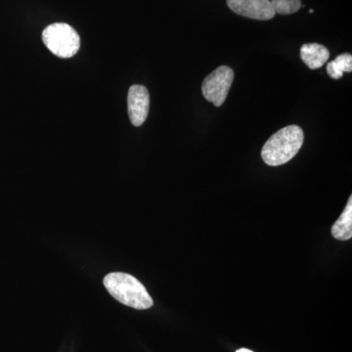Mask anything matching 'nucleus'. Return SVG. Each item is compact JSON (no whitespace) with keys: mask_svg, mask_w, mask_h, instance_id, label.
Returning <instances> with one entry per match:
<instances>
[{"mask_svg":"<svg viewBox=\"0 0 352 352\" xmlns=\"http://www.w3.org/2000/svg\"><path fill=\"white\" fill-rule=\"evenodd\" d=\"M103 283L109 294L126 307L144 310L154 305L144 285L131 274L122 272L109 273L104 278Z\"/></svg>","mask_w":352,"mask_h":352,"instance_id":"obj_1","label":"nucleus"},{"mask_svg":"<svg viewBox=\"0 0 352 352\" xmlns=\"http://www.w3.org/2000/svg\"><path fill=\"white\" fill-rule=\"evenodd\" d=\"M302 129L298 126H289L280 129L267 141L261 150L264 163L271 166L288 163L298 154L303 144Z\"/></svg>","mask_w":352,"mask_h":352,"instance_id":"obj_2","label":"nucleus"},{"mask_svg":"<svg viewBox=\"0 0 352 352\" xmlns=\"http://www.w3.org/2000/svg\"><path fill=\"white\" fill-rule=\"evenodd\" d=\"M43 41L56 56L71 58L80 47V38L73 27L65 23L48 25L43 32Z\"/></svg>","mask_w":352,"mask_h":352,"instance_id":"obj_3","label":"nucleus"},{"mask_svg":"<svg viewBox=\"0 0 352 352\" xmlns=\"http://www.w3.org/2000/svg\"><path fill=\"white\" fill-rule=\"evenodd\" d=\"M234 80L233 69L221 66L214 69L204 80L201 92L206 100L212 102L215 107H220L226 100Z\"/></svg>","mask_w":352,"mask_h":352,"instance_id":"obj_4","label":"nucleus"},{"mask_svg":"<svg viewBox=\"0 0 352 352\" xmlns=\"http://www.w3.org/2000/svg\"><path fill=\"white\" fill-rule=\"evenodd\" d=\"M227 6L238 15L254 20H270L276 15L270 0H227Z\"/></svg>","mask_w":352,"mask_h":352,"instance_id":"obj_5","label":"nucleus"},{"mask_svg":"<svg viewBox=\"0 0 352 352\" xmlns=\"http://www.w3.org/2000/svg\"><path fill=\"white\" fill-rule=\"evenodd\" d=\"M127 105L131 124L134 126H142L150 109V95L147 88L143 85H132L127 96Z\"/></svg>","mask_w":352,"mask_h":352,"instance_id":"obj_6","label":"nucleus"},{"mask_svg":"<svg viewBox=\"0 0 352 352\" xmlns=\"http://www.w3.org/2000/svg\"><path fill=\"white\" fill-rule=\"evenodd\" d=\"M300 58L308 68L320 69L330 58V52L325 46L321 45V44H303L300 48Z\"/></svg>","mask_w":352,"mask_h":352,"instance_id":"obj_7","label":"nucleus"},{"mask_svg":"<svg viewBox=\"0 0 352 352\" xmlns=\"http://www.w3.org/2000/svg\"><path fill=\"white\" fill-rule=\"evenodd\" d=\"M333 237L340 241L351 240L352 238V197H349L346 208L339 219L332 226Z\"/></svg>","mask_w":352,"mask_h":352,"instance_id":"obj_8","label":"nucleus"},{"mask_svg":"<svg viewBox=\"0 0 352 352\" xmlns=\"http://www.w3.org/2000/svg\"><path fill=\"white\" fill-rule=\"evenodd\" d=\"M352 72V56L351 54L339 55L332 62L327 64L328 75L335 80L342 78L344 73H351Z\"/></svg>","mask_w":352,"mask_h":352,"instance_id":"obj_9","label":"nucleus"},{"mask_svg":"<svg viewBox=\"0 0 352 352\" xmlns=\"http://www.w3.org/2000/svg\"><path fill=\"white\" fill-rule=\"evenodd\" d=\"M270 2L275 14L280 15H289L298 12L302 7L300 0H271Z\"/></svg>","mask_w":352,"mask_h":352,"instance_id":"obj_10","label":"nucleus"},{"mask_svg":"<svg viewBox=\"0 0 352 352\" xmlns=\"http://www.w3.org/2000/svg\"><path fill=\"white\" fill-rule=\"evenodd\" d=\"M236 352H254V351H250V349H239V351H237Z\"/></svg>","mask_w":352,"mask_h":352,"instance_id":"obj_11","label":"nucleus"}]
</instances>
